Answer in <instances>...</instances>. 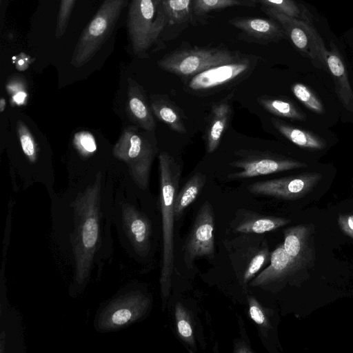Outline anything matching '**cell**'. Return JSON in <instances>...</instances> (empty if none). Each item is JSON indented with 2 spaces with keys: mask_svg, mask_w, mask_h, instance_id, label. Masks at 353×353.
Here are the masks:
<instances>
[{
  "mask_svg": "<svg viewBox=\"0 0 353 353\" xmlns=\"http://www.w3.org/2000/svg\"><path fill=\"white\" fill-rule=\"evenodd\" d=\"M174 318L179 338L189 347L195 349V339L191 318L188 311L181 302H177L175 305Z\"/></svg>",
  "mask_w": 353,
  "mask_h": 353,
  "instance_id": "cell-27",
  "label": "cell"
},
{
  "mask_svg": "<svg viewBox=\"0 0 353 353\" xmlns=\"http://www.w3.org/2000/svg\"><path fill=\"white\" fill-rule=\"evenodd\" d=\"M228 23L239 31L240 39L248 43L265 46L286 37L280 23L271 17H238L230 19Z\"/></svg>",
  "mask_w": 353,
  "mask_h": 353,
  "instance_id": "cell-13",
  "label": "cell"
},
{
  "mask_svg": "<svg viewBox=\"0 0 353 353\" xmlns=\"http://www.w3.org/2000/svg\"><path fill=\"white\" fill-rule=\"evenodd\" d=\"M261 6L273 8L289 16L312 22L313 16L303 6L294 0H254Z\"/></svg>",
  "mask_w": 353,
  "mask_h": 353,
  "instance_id": "cell-28",
  "label": "cell"
},
{
  "mask_svg": "<svg viewBox=\"0 0 353 353\" xmlns=\"http://www.w3.org/2000/svg\"><path fill=\"white\" fill-rule=\"evenodd\" d=\"M156 145L136 126L125 128L113 147L114 158L124 162L130 177L142 190L148 188Z\"/></svg>",
  "mask_w": 353,
  "mask_h": 353,
  "instance_id": "cell-6",
  "label": "cell"
},
{
  "mask_svg": "<svg viewBox=\"0 0 353 353\" xmlns=\"http://www.w3.org/2000/svg\"><path fill=\"white\" fill-rule=\"evenodd\" d=\"M125 110L132 122L145 131H153L156 127L154 114L145 92L136 81L128 79Z\"/></svg>",
  "mask_w": 353,
  "mask_h": 353,
  "instance_id": "cell-15",
  "label": "cell"
},
{
  "mask_svg": "<svg viewBox=\"0 0 353 353\" xmlns=\"http://www.w3.org/2000/svg\"><path fill=\"white\" fill-rule=\"evenodd\" d=\"M256 5L254 0H193L192 26L207 24L212 12L237 6L254 8Z\"/></svg>",
  "mask_w": 353,
  "mask_h": 353,
  "instance_id": "cell-20",
  "label": "cell"
},
{
  "mask_svg": "<svg viewBox=\"0 0 353 353\" xmlns=\"http://www.w3.org/2000/svg\"><path fill=\"white\" fill-rule=\"evenodd\" d=\"M290 222V220L284 218L243 211L236 215L231 223V229L236 233L260 234L273 231Z\"/></svg>",
  "mask_w": 353,
  "mask_h": 353,
  "instance_id": "cell-19",
  "label": "cell"
},
{
  "mask_svg": "<svg viewBox=\"0 0 353 353\" xmlns=\"http://www.w3.org/2000/svg\"><path fill=\"white\" fill-rule=\"evenodd\" d=\"M231 108L228 103L222 102L213 107L206 134V150L212 153L218 148L227 126Z\"/></svg>",
  "mask_w": 353,
  "mask_h": 353,
  "instance_id": "cell-21",
  "label": "cell"
},
{
  "mask_svg": "<svg viewBox=\"0 0 353 353\" xmlns=\"http://www.w3.org/2000/svg\"><path fill=\"white\" fill-rule=\"evenodd\" d=\"M102 174L52 216L50 243L69 273L68 294L81 296L92 281H100L114 256L113 210L104 203Z\"/></svg>",
  "mask_w": 353,
  "mask_h": 353,
  "instance_id": "cell-1",
  "label": "cell"
},
{
  "mask_svg": "<svg viewBox=\"0 0 353 353\" xmlns=\"http://www.w3.org/2000/svg\"><path fill=\"white\" fill-rule=\"evenodd\" d=\"M272 123L283 137L299 147L312 150L325 148L326 143L323 140L311 132L289 125L279 120H273Z\"/></svg>",
  "mask_w": 353,
  "mask_h": 353,
  "instance_id": "cell-24",
  "label": "cell"
},
{
  "mask_svg": "<svg viewBox=\"0 0 353 353\" xmlns=\"http://www.w3.org/2000/svg\"><path fill=\"white\" fill-rule=\"evenodd\" d=\"M255 234H243L225 243L235 274L245 292L250 281L270 261L266 240Z\"/></svg>",
  "mask_w": 353,
  "mask_h": 353,
  "instance_id": "cell-8",
  "label": "cell"
},
{
  "mask_svg": "<svg viewBox=\"0 0 353 353\" xmlns=\"http://www.w3.org/2000/svg\"><path fill=\"white\" fill-rule=\"evenodd\" d=\"M339 223L342 229L353 237V215L341 216L339 219Z\"/></svg>",
  "mask_w": 353,
  "mask_h": 353,
  "instance_id": "cell-34",
  "label": "cell"
},
{
  "mask_svg": "<svg viewBox=\"0 0 353 353\" xmlns=\"http://www.w3.org/2000/svg\"><path fill=\"white\" fill-rule=\"evenodd\" d=\"M233 352L235 353L254 352L245 341L241 340L234 343Z\"/></svg>",
  "mask_w": 353,
  "mask_h": 353,
  "instance_id": "cell-36",
  "label": "cell"
},
{
  "mask_svg": "<svg viewBox=\"0 0 353 353\" xmlns=\"http://www.w3.org/2000/svg\"><path fill=\"white\" fill-rule=\"evenodd\" d=\"M239 50L225 46H197L183 42L165 54L157 65L162 70L181 77H190L210 68L233 61L242 56Z\"/></svg>",
  "mask_w": 353,
  "mask_h": 353,
  "instance_id": "cell-5",
  "label": "cell"
},
{
  "mask_svg": "<svg viewBox=\"0 0 353 353\" xmlns=\"http://www.w3.org/2000/svg\"><path fill=\"white\" fill-rule=\"evenodd\" d=\"M77 0H61L55 26V37L61 38L65 32Z\"/></svg>",
  "mask_w": 353,
  "mask_h": 353,
  "instance_id": "cell-32",
  "label": "cell"
},
{
  "mask_svg": "<svg viewBox=\"0 0 353 353\" xmlns=\"http://www.w3.org/2000/svg\"><path fill=\"white\" fill-rule=\"evenodd\" d=\"M240 171L228 175L230 179L250 178L268 175L285 170L307 167V164L301 161L283 159L274 157L255 158L243 161H237L230 163Z\"/></svg>",
  "mask_w": 353,
  "mask_h": 353,
  "instance_id": "cell-14",
  "label": "cell"
},
{
  "mask_svg": "<svg viewBox=\"0 0 353 353\" xmlns=\"http://www.w3.org/2000/svg\"><path fill=\"white\" fill-rule=\"evenodd\" d=\"M307 234V230L305 225L288 228L284 233V248L299 263L303 259L306 250Z\"/></svg>",
  "mask_w": 353,
  "mask_h": 353,
  "instance_id": "cell-25",
  "label": "cell"
},
{
  "mask_svg": "<svg viewBox=\"0 0 353 353\" xmlns=\"http://www.w3.org/2000/svg\"><path fill=\"white\" fill-rule=\"evenodd\" d=\"M258 101L264 109L273 114L294 120H305V114L290 101L266 97L259 98Z\"/></svg>",
  "mask_w": 353,
  "mask_h": 353,
  "instance_id": "cell-26",
  "label": "cell"
},
{
  "mask_svg": "<svg viewBox=\"0 0 353 353\" xmlns=\"http://www.w3.org/2000/svg\"><path fill=\"white\" fill-rule=\"evenodd\" d=\"M1 1H2V0H0V2H1Z\"/></svg>",
  "mask_w": 353,
  "mask_h": 353,
  "instance_id": "cell-38",
  "label": "cell"
},
{
  "mask_svg": "<svg viewBox=\"0 0 353 353\" xmlns=\"http://www.w3.org/2000/svg\"><path fill=\"white\" fill-rule=\"evenodd\" d=\"M6 106V101L3 97H1L0 99V112H3Z\"/></svg>",
  "mask_w": 353,
  "mask_h": 353,
  "instance_id": "cell-37",
  "label": "cell"
},
{
  "mask_svg": "<svg viewBox=\"0 0 353 353\" xmlns=\"http://www.w3.org/2000/svg\"><path fill=\"white\" fill-rule=\"evenodd\" d=\"M330 50L326 51L325 68L334 80L339 99L346 110L353 113V90L341 55L333 41L330 42Z\"/></svg>",
  "mask_w": 353,
  "mask_h": 353,
  "instance_id": "cell-17",
  "label": "cell"
},
{
  "mask_svg": "<svg viewBox=\"0 0 353 353\" xmlns=\"http://www.w3.org/2000/svg\"><path fill=\"white\" fill-rule=\"evenodd\" d=\"M298 265L299 263L288 254L281 244L271 253L270 265L256 276L249 285L264 288L284 277Z\"/></svg>",
  "mask_w": 353,
  "mask_h": 353,
  "instance_id": "cell-18",
  "label": "cell"
},
{
  "mask_svg": "<svg viewBox=\"0 0 353 353\" xmlns=\"http://www.w3.org/2000/svg\"><path fill=\"white\" fill-rule=\"evenodd\" d=\"M256 61V56L242 54L233 61L210 68L194 75L189 81L188 88L199 91L223 85L250 72Z\"/></svg>",
  "mask_w": 353,
  "mask_h": 353,
  "instance_id": "cell-12",
  "label": "cell"
},
{
  "mask_svg": "<svg viewBox=\"0 0 353 353\" xmlns=\"http://www.w3.org/2000/svg\"><path fill=\"white\" fill-rule=\"evenodd\" d=\"M261 9L280 23L286 37L303 56L310 59L314 65L321 68L314 39L316 28L312 22L289 16L273 8L261 6Z\"/></svg>",
  "mask_w": 353,
  "mask_h": 353,
  "instance_id": "cell-10",
  "label": "cell"
},
{
  "mask_svg": "<svg viewBox=\"0 0 353 353\" xmlns=\"http://www.w3.org/2000/svg\"><path fill=\"white\" fill-rule=\"evenodd\" d=\"M113 223L119 244L128 257L142 267L148 265L154 247V225L149 214L123 199L113 210Z\"/></svg>",
  "mask_w": 353,
  "mask_h": 353,
  "instance_id": "cell-3",
  "label": "cell"
},
{
  "mask_svg": "<svg viewBox=\"0 0 353 353\" xmlns=\"http://www.w3.org/2000/svg\"><path fill=\"white\" fill-rule=\"evenodd\" d=\"M214 215L208 201L200 207L184 247V262L190 268L198 257L212 258L214 254Z\"/></svg>",
  "mask_w": 353,
  "mask_h": 353,
  "instance_id": "cell-9",
  "label": "cell"
},
{
  "mask_svg": "<svg viewBox=\"0 0 353 353\" xmlns=\"http://www.w3.org/2000/svg\"><path fill=\"white\" fill-rule=\"evenodd\" d=\"M292 92L309 110L317 114L324 112V108L320 99L305 85L301 83H294L292 85Z\"/></svg>",
  "mask_w": 353,
  "mask_h": 353,
  "instance_id": "cell-31",
  "label": "cell"
},
{
  "mask_svg": "<svg viewBox=\"0 0 353 353\" xmlns=\"http://www.w3.org/2000/svg\"><path fill=\"white\" fill-rule=\"evenodd\" d=\"M17 132L23 152L30 163H35L38 159V145L26 124L21 120L17 123Z\"/></svg>",
  "mask_w": 353,
  "mask_h": 353,
  "instance_id": "cell-30",
  "label": "cell"
},
{
  "mask_svg": "<svg viewBox=\"0 0 353 353\" xmlns=\"http://www.w3.org/2000/svg\"><path fill=\"white\" fill-rule=\"evenodd\" d=\"M30 62V57L23 52L16 57V68L19 70H26Z\"/></svg>",
  "mask_w": 353,
  "mask_h": 353,
  "instance_id": "cell-35",
  "label": "cell"
},
{
  "mask_svg": "<svg viewBox=\"0 0 353 353\" xmlns=\"http://www.w3.org/2000/svg\"><path fill=\"white\" fill-rule=\"evenodd\" d=\"M165 16L163 41L175 39L193 23V0H162Z\"/></svg>",
  "mask_w": 353,
  "mask_h": 353,
  "instance_id": "cell-16",
  "label": "cell"
},
{
  "mask_svg": "<svg viewBox=\"0 0 353 353\" xmlns=\"http://www.w3.org/2000/svg\"><path fill=\"white\" fill-rule=\"evenodd\" d=\"M127 0H104L83 30L74 49L71 64L80 68L90 61L110 37Z\"/></svg>",
  "mask_w": 353,
  "mask_h": 353,
  "instance_id": "cell-7",
  "label": "cell"
},
{
  "mask_svg": "<svg viewBox=\"0 0 353 353\" xmlns=\"http://www.w3.org/2000/svg\"><path fill=\"white\" fill-rule=\"evenodd\" d=\"M248 315L256 324L263 336L272 329L268 310L265 308L252 295H247Z\"/></svg>",
  "mask_w": 353,
  "mask_h": 353,
  "instance_id": "cell-29",
  "label": "cell"
},
{
  "mask_svg": "<svg viewBox=\"0 0 353 353\" xmlns=\"http://www.w3.org/2000/svg\"><path fill=\"white\" fill-rule=\"evenodd\" d=\"M153 114L172 130L184 134L186 128L178 108L169 99L160 96L151 97L150 103Z\"/></svg>",
  "mask_w": 353,
  "mask_h": 353,
  "instance_id": "cell-22",
  "label": "cell"
},
{
  "mask_svg": "<svg viewBox=\"0 0 353 353\" xmlns=\"http://www.w3.org/2000/svg\"><path fill=\"white\" fill-rule=\"evenodd\" d=\"M322 174L307 172L299 175L258 181L248 189L254 194L270 196L285 199H295L309 192L321 181Z\"/></svg>",
  "mask_w": 353,
  "mask_h": 353,
  "instance_id": "cell-11",
  "label": "cell"
},
{
  "mask_svg": "<svg viewBox=\"0 0 353 353\" xmlns=\"http://www.w3.org/2000/svg\"><path fill=\"white\" fill-rule=\"evenodd\" d=\"M206 182V176L201 172L192 175L177 193L174 205L175 220L178 221L184 210L197 198Z\"/></svg>",
  "mask_w": 353,
  "mask_h": 353,
  "instance_id": "cell-23",
  "label": "cell"
},
{
  "mask_svg": "<svg viewBox=\"0 0 353 353\" xmlns=\"http://www.w3.org/2000/svg\"><path fill=\"white\" fill-rule=\"evenodd\" d=\"M152 297L145 286L130 281L101 303L93 318L99 333L117 332L143 320L150 312Z\"/></svg>",
  "mask_w": 353,
  "mask_h": 353,
  "instance_id": "cell-2",
  "label": "cell"
},
{
  "mask_svg": "<svg viewBox=\"0 0 353 353\" xmlns=\"http://www.w3.org/2000/svg\"><path fill=\"white\" fill-rule=\"evenodd\" d=\"M165 16L160 0H131L127 28L134 53L148 57L149 51L165 48L163 34Z\"/></svg>",
  "mask_w": 353,
  "mask_h": 353,
  "instance_id": "cell-4",
  "label": "cell"
},
{
  "mask_svg": "<svg viewBox=\"0 0 353 353\" xmlns=\"http://www.w3.org/2000/svg\"><path fill=\"white\" fill-rule=\"evenodd\" d=\"M160 1H161L162 0H160Z\"/></svg>",
  "mask_w": 353,
  "mask_h": 353,
  "instance_id": "cell-39",
  "label": "cell"
},
{
  "mask_svg": "<svg viewBox=\"0 0 353 353\" xmlns=\"http://www.w3.org/2000/svg\"><path fill=\"white\" fill-rule=\"evenodd\" d=\"M74 145L79 152L84 157L92 154L97 150V144L93 135L85 131L75 134Z\"/></svg>",
  "mask_w": 353,
  "mask_h": 353,
  "instance_id": "cell-33",
  "label": "cell"
}]
</instances>
